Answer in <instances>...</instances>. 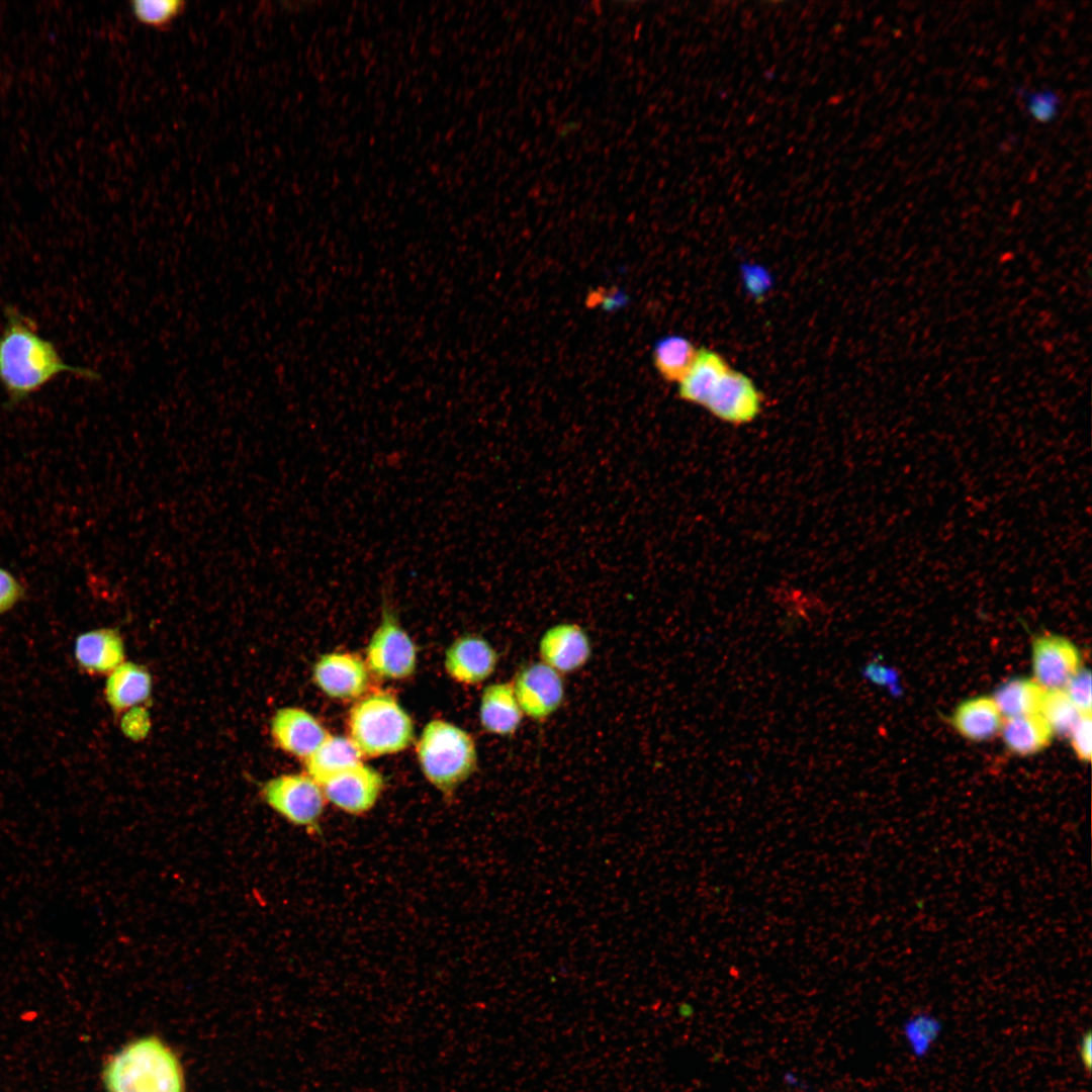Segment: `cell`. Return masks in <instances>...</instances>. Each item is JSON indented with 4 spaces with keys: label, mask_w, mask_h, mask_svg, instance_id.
Instances as JSON below:
<instances>
[{
    "label": "cell",
    "mask_w": 1092,
    "mask_h": 1092,
    "mask_svg": "<svg viewBox=\"0 0 1092 1092\" xmlns=\"http://www.w3.org/2000/svg\"><path fill=\"white\" fill-rule=\"evenodd\" d=\"M63 374L99 378L94 370L67 363L30 317L16 306L6 305L0 333V384L7 396L6 405L20 404Z\"/></svg>",
    "instance_id": "6da1fadb"
},
{
    "label": "cell",
    "mask_w": 1092,
    "mask_h": 1092,
    "mask_svg": "<svg viewBox=\"0 0 1092 1092\" xmlns=\"http://www.w3.org/2000/svg\"><path fill=\"white\" fill-rule=\"evenodd\" d=\"M101 1078L106 1092H186L179 1056L157 1034L135 1037L111 1054Z\"/></svg>",
    "instance_id": "7a4b0ae2"
},
{
    "label": "cell",
    "mask_w": 1092,
    "mask_h": 1092,
    "mask_svg": "<svg viewBox=\"0 0 1092 1092\" xmlns=\"http://www.w3.org/2000/svg\"><path fill=\"white\" fill-rule=\"evenodd\" d=\"M418 758L427 780L449 795L475 770L477 751L463 729L442 720L424 728L417 744Z\"/></svg>",
    "instance_id": "3957f363"
},
{
    "label": "cell",
    "mask_w": 1092,
    "mask_h": 1092,
    "mask_svg": "<svg viewBox=\"0 0 1092 1092\" xmlns=\"http://www.w3.org/2000/svg\"><path fill=\"white\" fill-rule=\"evenodd\" d=\"M348 732L362 755L380 756L405 749L413 741L414 725L393 696L376 693L352 707Z\"/></svg>",
    "instance_id": "277c9868"
},
{
    "label": "cell",
    "mask_w": 1092,
    "mask_h": 1092,
    "mask_svg": "<svg viewBox=\"0 0 1092 1092\" xmlns=\"http://www.w3.org/2000/svg\"><path fill=\"white\" fill-rule=\"evenodd\" d=\"M263 801L290 824L310 834H321L326 798L322 788L307 775H282L261 788Z\"/></svg>",
    "instance_id": "5b68a950"
},
{
    "label": "cell",
    "mask_w": 1092,
    "mask_h": 1092,
    "mask_svg": "<svg viewBox=\"0 0 1092 1092\" xmlns=\"http://www.w3.org/2000/svg\"><path fill=\"white\" fill-rule=\"evenodd\" d=\"M384 599L381 622L366 648L367 666L381 678H406L416 669V647L401 628L389 601Z\"/></svg>",
    "instance_id": "8992f818"
},
{
    "label": "cell",
    "mask_w": 1092,
    "mask_h": 1092,
    "mask_svg": "<svg viewBox=\"0 0 1092 1092\" xmlns=\"http://www.w3.org/2000/svg\"><path fill=\"white\" fill-rule=\"evenodd\" d=\"M511 684L523 714L534 721L550 718L565 699L562 674L542 661L521 666Z\"/></svg>",
    "instance_id": "52a82bcc"
},
{
    "label": "cell",
    "mask_w": 1092,
    "mask_h": 1092,
    "mask_svg": "<svg viewBox=\"0 0 1092 1092\" xmlns=\"http://www.w3.org/2000/svg\"><path fill=\"white\" fill-rule=\"evenodd\" d=\"M325 798L340 810L355 816L369 812L383 788V777L360 762L336 775L321 786Z\"/></svg>",
    "instance_id": "ba28073f"
},
{
    "label": "cell",
    "mask_w": 1092,
    "mask_h": 1092,
    "mask_svg": "<svg viewBox=\"0 0 1092 1092\" xmlns=\"http://www.w3.org/2000/svg\"><path fill=\"white\" fill-rule=\"evenodd\" d=\"M762 401L763 396L753 380L730 368L704 407L722 422L741 426L757 418Z\"/></svg>",
    "instance_id": "9c48e42d"
},
{
    "label": "cell",
    "mask_w": 1092,
    "mask_h": 1092,
    "mask_svg": "<svg viewBox=\"0 0 1092 1092\" xmlns=\"http://www.w3.org/2000/svg\"><path fill=\"white\" fill-rule=\"evenodd\" d=\"M1031 655L1033 679L1044 690L1063 689L1081 668L1078 648L1059 635L1034 638Z\"/></svg>",
    "instance_id": "30bf717a"
},
{
    "label": "cell",
    "mask_w": 1092,
    "mask_h": 1092,
    "mask_svg": "<svg viewBox=\"0 0 1092 1092\" xmlns=\"http://www.w3.org/2000/svg\"><path fill=\"white\" fill-rule=\"evenodd\" d=\"M592 650L589 636L575 623H560L548 628L538 644L541 661L560 674L582 668L590 659Z\"/></svg>",
    "instance_id": "8fae6325"
},
{
    "label": "cell",
    "mask_w": 1092,
    "mask_h": 1092,
    "mask_svg": "<svg viewBox=\"0 0 1092 1092\" xmlns=\"http://www.w3.org/2000/svg\"><path fill=\"white\" fill-rule=\"evenodd\" d=\"M315 685L329 697L353 700L368 686L365 663L356 655L334 652L323 655L313 667Z\"/></svg>",
    "instance_id": "7c38bea8"
},
{
    "label": "cell",
    "mask_w": 1092,
    "mask_h": 1092,
    "mask_svg": "<svg viewBox=\"0 0 1092 1092\" xmlns=\"http://www.w3.org/2000/svg\"><path fill=\"white\" fill-rule=\"evenodd\" d=\"M271 734L283 751L306 759L329 737L324 726L308 712L294 707L278 710L271 720Z\"/></svg>",
    "instance_id": "4fadbf2b"
},
{
    "label": "cell",
    "mask_w": 1092,
    "mask_h": 1092,
    "mask_svg": "<svg viewBox=\"0 0 1092 1092\" xmlns=\"http://www.w3.org/2000/svg\"><path fill=\"white\" fill-rule=\"evenodd\" d=\"M498 655L479 635L466 634L456 639L445 653V668L455 680L465 685L480 684L494 671Z\"/></svg>",
    "instance_id": "5bb4252c"
},
{
    "label": "cell",
    "mask_w": 1092,
    "mask_h": 1092,
    "mask_svg": "<svg viewBox=\"0 0 1092 1092\" xmlns=\"http://www.w3.org/2000/svg\"><path fill=\"white\" fill-rule=\"evenodd\" d=\"M74 656L80 669L88 674L108 675L124 662L123 640L113 628L90 630L76 638Z\"/></svg>",
    "instance_id": "9a60e30c"
},
{
    "label": "cell",
    "mask_w": 1092,
    "mask_h": 1092,
    "mask_svg": "<svg viewBox=\"0 0 1092 1092\" xmlns=\"http://www.w3.org/2000/svg\"><path fill=\"white\" fill-rule=\"evenodd\" d=\"M523 715L511 682L490 684L483 690L479 720L488 733L499 736L514 734L522 723Z\"/></svg>",
    "instance_id": "2e32d148"
},
{
    "label": "cell",
    "mask_w": 1092,
    "mask_h": 1092,
    "mask_svg": "<svg viewBox=\"0 0 1092 1092\" xmlns=\"http://www.w3.org/2000/svg\"><path fill=\"white\" fill-rule=\"evenodd\" d=\"M730 368L722 355L711 349L701 348L690 371L679 382V397L704 407Z\"/></svg>",
    "instance_id": "e0dca14e"
},
{
    "label": "cell",
    "mask_w": 1092,
    "mask_h": 1092,
    "mask_svg": "<svg viewBox=\"0 0 1092 1092\" xmlns=\"http://www.w3.org/2000/svg\"><path fill=\"white\" fill-rule=\"evenodd\" d=\"M1004 717L993 698L980 696L960 704L951 717L954 729L972 741H984L1000 732Z\"/></svg>",
    "instance_id": "ac0fdd59"
},
{
    "label": "cell",
    "mask_w": 1092,
    "mask_h": 1092,
    "mask_svg": "<svg viewBox=\"0 0 1092 1092\" xmlns=\"http://www.w3.org/2000/svg\"><path fill=\"white\" fill-rule=\"evenodd\" d=\"M151 689V675L144 666L122 662L108 674L105 699L114 712L120 713L146 702Z\"/></svg>",
    "instance_id": "d6986e66"
},
{
    "label": "cell",
    "mask_w": 1092,
    "mask_h": 1092,
    "mask_svg": "<svg viewBox=\"0 0 1092 1092\" xmlns=\"http://www.w3.org/2000/svg\"><path fill=\"white\" fill-rule=\"evenodd\" d=\"M362 753L350 738L330 736L305 759L306 775L320 787L360 762Z\"/></svg>",
    "instance_id": "ffe728a7"
},
{
    "label": "cell",
    "mask_w": 1092,
    "mask_h": 1092,
    "mask_svg": "<svg viewBox=\"0 0 1092 1092\" xmlns=\"http://www.w3.org/2000/svg\"><path fill=\"white\" fill-rule=\"evenodd\" d=\"M1000 732L1008 750L1020 756L1043 750L1054 735L1039 713L1004 718Z\"/></svg>",
    "instance_id": "44dd1931"
},
{
    "label": "cell",
    "mask_w": 1092,
    "mask_h": 1092,
    "mask_svg": "<svg viewBox=\"0 0 1092 1092\" xmlns=\"http://www.w3.org/2000/svg\"><path fill=\"white\" fill-rule=\"evenodd\" d=\"M698 350L681 336H668L659 340L653 350L655 368L669 382H680L690 371Z\"/></svg>",
    "instance_id": "7402d4cb"
},
{
    "label": "cell",
    "mask_w": 1092,
    "mask_h": 1092,
    "mask_svg": "<svg viewBox=\"0 0 1092 1092\" xmlns=\"http://www.w3.org/2000/svg\"><path fill=\"white\" fill-rule=\"evenodd\" d=\"M1044 691L1033 678H1015L1001 686L992 698L1002 716L1012 718L1038 713Z\"/></svg>",
    "instance_id": "603a6c76"
},
{
    "label": "cell",
    "mask_w": 1092,
    "mask_h": 1092,
    "mask_svg": "<svg viewBox=\"0 0 1092 1092\" xmlns=\"http://www.w3.org/2000/svg\"><path fill=\"white\" fill-rule=\"evenodd\" d=\"M1054 733L1069 734L1082 715L1063 689L1045 690L1039 712Z\"/></svg>",
    "instance_id": "cb8c5ba5"
},
{
    "label": "cell",
    "mask_w": 1092,
    "mask_h": 1092,
    "mask_svg": "<svg viewBox=\"0 0 1092 1092\" xmlns=\"http://www.w3.org/2000/svg\"><path fill=\"white\" fill-rule=\"evenodd\" d=\"M184 3L179 0H134L130 11L135 19L148 26H168L182 12Z\"/></svg>",
    "instance_id": "d4e9b609"
},
{
    "label": "cell",
    "mask_w": 1092,
    "mask_h": 1092,
    "mask_svg": "<svg viewBox=\"0 0 1092 1092\" xmlns=\"http://www.w3.org/2000/svg\"><path fill=\"white\" fill-rule=\"evenodd\" d=\"M1014 91L1023 100L1027 113L1039 123L1052 122L1060 112L1061 98L1050 88L1027 91L1015 87Z\"/></svg>",
    "instance_id": "484cf974"
},
{
    "label": "cell",
    "mask_w": 1092,
    "mask_h": 1092,
    "mask_svg": "<svg viewBox=\"0 0 1092 1092\" xmlns=\"http://www.w3.org/2000/svg\"><path fill=\"white\" fill-rule=\"evenodd\" d=\"M1063 690L1081 714H1091V673L1089 670L1080 668Z\"/></svg>",
    "instance_id": "4316f807"
},
{
    "label": "cell",
    "mask_w": 1092,
    "mask_h": 1092,
    "mask_svg": "<svg viewBox=\"0 0 1092 1092\" xmlns=\"http://www.w3.org/2000/svg\"><path fill=\"white\" fill-rule=\"evenodd\" d=\"M1068 735L1077 757L1080 760L1089 761L1092 751L1091 714H1082Z\"/></svg>",
    "instance_id": "83f0119b"
},
{
    "label": "cell",
    "mask_w": 1092,
    "mask_h": 1092,
    "mask_svg": "<svg viewBox=\"0 0 1092 1092\" xmlns=\"http://www.w3.org/2000/svg\"><path fill=\"white\" fill-rule=\"evenodd\" d=\"M24 595L22 583L10 571L0 567V616L12 610Z\"/></svg>",
    "instance_id": "f1b7e54d"
},
{
    "label": "cell",
    "mask_w": 1092,
    "mask_h": 1092,
    "mask_svg": "<svg viewBox=\"0 0 1092 1092\" xmlns=\"http://www.w3.org/2000/svg\"><path fill=\"white\" fill-rule=\"evenodd\" d=\"M745 282L754 296L762 295L768 286V276L758 268H749L745 271Z\"/></svg>",
    "instance_id": "f546056e"
},
{
    "label": "cell",
    "mask_w": 1092,
    "mask_h": 1092,
    "mask_svg": "<svg viewBox=\"0 0 1092 1092\" xmlns=\"http://www.w3.org/2000/svg\"><path fill=\"white\" fill-rule=\"evenodd\" d=\"M1091 1044H1092L1091 1033H1090V1031H1088L1082 1037L1081 1044H1080L1081 1060L1083 1062V1065H1084L1085 1069L1088 1070V1071L1091 1068V1060H1092Z\"/></svg>",
    "instance_id": "4dcf8cb0"
}]
</instances>
